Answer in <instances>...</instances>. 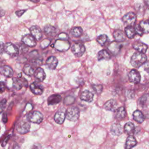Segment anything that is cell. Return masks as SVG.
Segmentation results:
<instances>
[{
    "label": "cell",
    "mask_w": 149,
    "mask_h": 149,
    "mask_svg": "<svg viewBox=\"0 0 149 149\" xmlns=\"http://www.w3.org/2000/svg\"><path fill=\"white\" fill-rule=\"evenodd\" d=\"M30 31L31 36L36 39V40L39 41L42 38V31L40 27L37 26H33L30 27Z\"/></svg>",
    "instance_id": "14"
},
{
    "label": "cell",
    "mask_w": 149,
    "mask_h": 149,
    "mask_svg": "<svg viewBox=\"0 0 149 149\" xmlns=\"http://www.w3.org/2000/svg\"><path fill=\"white\" fill-rule=\"evenodd\" d=\"M6 88V86L4 82L0 81V93H2L4 92Z\"/></svg>",
    "instance_id": "41"
},
{
    "label": "cell",
    "mask_w": 149,
    "mask_h": 149,
    "mask_svg": "<svg viewBox=\"0 0 149 149\" xmlns=\"http://www.w3.org/2000/svg\"><path fill=\"white\" fill-rule=\"evenodd\" d=\"M70 44L69 42L65 40L58 39L56 41L55 43V48L61 51H66L69 48Z\"/></svg>",
    "instance_id": "7"
},
{
    "label": "cell",
    "mask_w": 149,
    "mask_h": 149,
    "mask_svg": "<svg viewBox=\"0 0 149 149\" xmlns=\"http://www.w3.org/2000/svg\"><path fill=\"white\" fill-rule=\"evenodd\" d=\"M2 121L4 123H6L8 121V117L6 113H4L2 115Z\"/></svg>",
    "instance_id": "43"
},
{
    "label": "cell",
    "mask_w": 149,
    "mask_h": 149,
    "mask_svg": "<svg viewBox=\"0 0 149 149\" xmlns=\"http://www.w3.org/2000/svg\"><path fill=\"white\" fill-rule=\"evenodd\" d=\"M133 119L137 122L141 123L144 120V116L143 113L139 110H136L133 113Z\"/></svg>",
    "instance_id": "28"
},
{
    "label": "cell",
    "mask_w": 149,
    "mask_h": 149,
    "mask_svg": "<svg viewBox=\"0 0 149 149\" xmlns=\"http://www.w3.org/2000/svg\"><path fill=\"white\" fill-rule=\"evenodd\" d=\"M110 130L113 135L119 136L120 134H122L123 132V128L119 123H115L112 124V125L111 127Z\"/></svg>",
    "instance_id": "19"
},
{
    "label": "cell",
    "mask_w": 149,
    "mask_h": 149,
    "mask_svg": "<svg viewBox=\"0 0 149 149\" xmlns=\"http://www.w3.org/2000/svg\"><path fill=\"white\" fill-rule=\"evenodd\" d=\"M107 40H108V37L106 34H101L97 38V42L101 45H105Z\"/></svg>",
    "instance_id": "37"
},
{
    "label": "cell",
    "mask_w": 149,
    "mask_h": 149,
    "mask_svg": "<svg viewBox=\"0 0 149 149\" xmlns=\"http://www.w3.org/2000/svg\"><path fill=\"white\" fill-rule=\"evenodd\" d=\"M137 144V141L136 139L133 136H129L126 141L125 148L126 149H131Z\"/></svg>",
    "instance_id": "29"
},
{
    "label": "cell",
    "mask_w": 149,
    "mask_h": 149,
    "mask_svg": "<svg viewBox=\"0 0 149 149\" xmlns=\"http://www.w3.org/2000/svg\"><path fill=\"white\" fill-rule=\"evenodd\" d=\"M128 78L129 81H130L131 83H133L134 84H137L140 81L141 76L137 70L135 69H132L129 73Z\"/></svg>",
    "instance_id": "10"
},
{
    "label": "cell",
    "mask_w": 149,
    "mask_h": 149,
    "mask_svg": "<svg viewBox=\"0 0 149 149\" xmlns=\"http://www.w3.org/2000/svg\"><path fill=\"white\" fill-rule=\"evenodd\" d=\"M139 26L143 33L146 34L149 33V20H146L140 22Z\"/></svg>",
    "instance_id": "31"
},
{
    "label": "cell",
    "mask_w": 149,
    "mask_h": 149,
    "mask_svg": "<svg viewBox=\"0 0 149 149\" xmlns=\"http://www.w3.org/2000/svg\"><path fill=\"white\" fill-rule=\"evenodd\" d=\"M5 13V10L0 6V17H2L3 16H4Z\"/></svg>",
    "instance_id": "45"
},
{
    "label": "cell",
    "mask_w": 149,
    "mask_h": 149,
    "mask_svg": "<svg viewBox=\"0 0 149 149\" xmlns=\"http://www.w3.org/2000/svg\"><path fill=\"white\" fill-rule=\"evenodd\" d=\"M124 130L127 134L132 136V134L134 133L135 130V127L133 123L130 122L126 123L124 126Z\"/></svg>",
    "instance_id": "30"
},
{
    "label": "cell",
    "mask_w": 149,
    "mask_h": 149,
    "mask_svg": "<svg viewBox=\"0 0 149 149\" xmlns=\"http://www.w3.org/2000/svg\"><path fill=\"white\" fill-rule=\"evenodd\" d=\"M0 73L6 77H10L13 75V70L11 67L8 65H3L0 67Z\"/></svg>",
    "instance_id": "15"
},
{
    "label": "cell",
    "mask_w": 149,
    "mask_h": 149,
    "mask_svg": "<svg viewBox=\"0 0 149 149\" xmlns=\"http://www.w3.org/2000/svg\"><path fill=\"white\" fill-rule=\"evenodd\" d=\"M6 104V100L5 99L2 100L0 102V113H1L3 111V110L4 109Z\"/></svg>",
    "instance_id": "39"
},
{
    "label": "cell",
    "mask_w": 149,
    "mask_h": 149,
    "mask_svg": "<svg viewBox=\"0 0 149 149\" xmlns=\"http://www.w3.org/2000/svg\"><path fill=\"white\" fill-rule=\"evenodd\" d=\"M4 51V44L2 42H0V54H2Z\"/></svg>",
    "instance_id": "44"
},
{
    "label": "cell",
    "mask_w": 149,
    "mask_h": 149,
    "mask_svg": "<svg viewBox=\"0 0 149 149\" xmlns=\"http://www.w3.org/2000/svg\"><path fill=\"white\" fill-rule=\"evenodd\" d=\"M149 102V94H145L143 96L141 97V98L139 100V104L140 106L144 107H146Z\"/></svg>",
    "instance_id": "35"
},
{
    "label": "cell",
    "mask_w": 149,
    "mask_h": 149,
    "mask_svg": "<svg viewBox=\"0 0 149 149\" xmlns=\"http://www.w3.org/2000/svg\"><path fill=\"white\" fill-rule=\"evenodd\" d=\"M58 61L54 56H51L46 61V65L48 68L51 70H54L58 65Z\"/></svg>",
    "instance_id": "16"
},
{
    "label": "cell",
    "mask_w": 149,
    "mask_h": 149,
    "mask_svg": "<svg viewBox=\"0 0 149 149\" xmlns=\"http://www.w3.org/2000/svg\"><path fill=\"white\" fill-rule=\"evenodd\" d=\"M26 11V9H24V10H17L16 11L15 13L16 15L18 17H20L21 16L23 15V14Z\"/></svg>",
    "instance_id": "42"
},
{
    "label": "cell",
    "mask_w": 149,
    "mask_h": 149,
    "mask_svg": "<svg viewBox=\"0 0 149 149\" xmlns=\"http://www.w3.org/2000/svg\"><path fill=\"white\" fill-rule=\"evenodd\" d=\"M30 129V123L29 121L24 120H20L18 122L16 126V130L17 132L21 134L28 133Z\"/></svg>",
    "instance_id": "5"
},
{
    "label": "cell",
    "mask_w": 149,
    "mask_h": 149,
    "mask_svg": "<svg viewBox=\"0 0 149 149\" xmlns=\"http://www.w3.org/2000/svg\"><path fill=\"white\" fill-rule=\"evenodd\" d=\"M93 90L97 93V94H99V93H101L102 90V86L100 84L99 85H95V84H93Z\"/></svg>",
    "instance_id": "38"
},
{
    "label": "cell",
    "mask_w": 149,
    "mask_h": 149,
    "mask_svg": "<svg viewBox=\"0 0 149 149\" xmlns=\"http://www.w3.org/2000/svg\"><path fill=\"white\" fill-rule=\"evenodd\" d=\"M62 100V97L59 94H52L50 95L48 98V105H54L58 104Z\"/></svg>",
    "instance_id": "26"
},
{
    "label": "cell",
    "mask_w": 149,
    "mask_h": 149,
    "mask_svg": "<svg viewBox=\"0 0 149 149\" xmlns=\"http://www.w3.org/2000/svg\"><path fill=\"white\" fill-rule=\"evenodd\" d=\"M4 51L9 55L14 57L18 55L19 50L18 48L11 42H6L4 44Z\"/></svg>",
    "instance_id": "4"
},
{
    "label": "cell",
    "mask_w": 149,
    "mask_h": 149,
    "mask_svg": "<svg viewBox=\"0 0 149 149\" xmlns=\"http://www.w3.org/2000/svg\"><path fill=\"white\" fill-rule=\"evenodd\" d=\"M22 41L26 45L30 47H34L36 45V39L30 34H26L22 37Z\"/></svg>",
    "instance_id": "12"
},
{
    "label": "cell",
    "mask_w": 149,
    "mask_h": 149,
    "mask_svg": "<svg viewBox=\"0 0 149 149\" xmlns=\"http://www.w3.org/2000/svg\"><path fill=\"white\" fill-rule=\"evenodd\" d=\"M9 139V136L6 137V138L5 139V140H4V141H3V142L2 144V146H5V145L6 144V143H7V142H8V141Z\"/></svg>",
    "instance_id": "46"
},
{
    "label": "cell",
    "mask_w": 149,
    "mask_h": 149,
    "mask_svg": "<svg viewBox=\"0 0 149 149\" xmlns=\"http://www.w3.org/2000/svg\"><path fill=\"white\" fill-rule=\"evenodd\" d=\"M147 60V56L143 53L136 52L134 53L131 58L130 63L134 68H139L143 65Z\"/></svg>",
    "instance_id": "1"
},
{
    "label": "cell",
    "mask_w": 149,
    "mask_h": 149,
    "mask_svg": "<svg viewBox=\"0 0 149 149\" xmlns=\"http://www.w3.org/2000/svg\"><path fill=\"white\" fill-rule=\"evenodd\" d=\"M133 47L138 52L143 54H144L148 48V46L146 44L140 42H134L133 44Z\"/></svg>",
    "instance_id": "23"
},
{
    "label": "cell",
    "mask_w": 149,
    "mask_h": 149,
    "mask_svg": "<svg viewBox=\"0 0 149 149\" xmlns=\"http://www.w3.org/2000/svg\"><path fill=\"white\" fill-rule=\"evenodd\" d=\"M66 118V113L62 111H58L56 112L54 116V120L56 123L58 124H62L63 123Z\"/></svg>",
    "instance_id": "22"
},
{
    "label": "cell",
    "mask_w": 149,
    "mask_h": 149,
    "mask_svg": "<svg viewBox=\"0 0 149 149\" xmlns=\"http://www.w3.org/2000/svg\"><path fill=\"white\" fill-rule=\"evenodd\" d=\"M45 34L47 35L49 37H52L54 36L56 34V30L55 27L50 25V24H47L44 29Z\"/></svg>",
    "instance_id": "27"
},
{
    "label": "cell",
    "mask_w": 149,
    "mask_h": 149,
    "mask_svg": "<svg viewBox=\"0 0 149 149\" xmlns=\"http://www.w3.org/2000/svg\"><path fill=\"white\" fill-rule=\"evenodd\" d=\"M66 118L70 121L77 120L80 115V111L77 107H70L66 112Z\"/></svg>",
    "instance_id": "3"
},
{
    "label": "cell",
    "mask_w": 149,
    "mask_h": 149,
    "mask_svg": "<svg viewBox=\"0 0 149 149\" xmlns=\"http://www.w3.org/2000/svg\"><path fill=\"white\" fill-rule=\"evenodd\" d=\"M83 33V30L80 27H74L71 30V34L74 37H80Z\"/></svg>",
    "instance_id": "36"
},
{
    "label": "cell",
    "mask_w": 149,
    "mask_h": 149,
    "mask_svg": "<svg viewBox=\"0 0 149 149\" xmlns=\"http://www.w3.org/2000/svg\"><path fill=\"white\" fill-rule=\"evenodd\" d=\"M13 87L16 89V90H20L23 86H27V81L25 80L24 78H19V77H15L13 79Z\"/></svg>",
    "instance_id": "9"
},
{
    "label": "cell",
    "mask_w": 149,
    "mask_h": 149,
    "mask_svg": "<svg viewBox=\"0 0 149 149\" xmlns=\"http://www.w3.org/2000/svg\"><path fill=\"white\" fill-rule=\"evenodd\" d=\"M86 50L84 45L81 42H76L72 47V52L77 56H81L83 55Z\"/></svg>",
    "instance_id": "6"
},
{
    "label": "cell",
    "mask_w": 149,
    "mask_h": 149,
    "mask_svg": "<svg viewBox=\"0 0 149 149\" xmlns=\"http://www.w3.org/2000/svg\"><path fill=\"white\" fill-rule=\"evenodd\" d=\"M110 58H111V55L105 49H102L99 51L98 54V59L99 61H101L102 59L109 60Z\"/></svg>",
    "instance_id": "33"
},
{
    "label": "cell",
    "mask_w": 149,
    "mask_h": 149,
    "mask_svg": "<svg viewBox=\"0 0 149 149\" xmlns=\"http://www.w3.org/2000/svg\"><path fill=\"white\" fill-rule=\"evenodd\" d=\"M30 88L31 92L36 95H41L44 91L43 86L38 82H33L30 86Z\"/></svg>",
    "instance_id": "13"
},
{
    "label": "cell",
    "mask_w": 149,
    "mask_h": 149,
    "mask_svg": "<svg viewBox=\"0 0 149 149\" xmlns=\"http://www.w3.org/2000/svg\"><path fill=\"white\" fill-rule=\"evenodd\" d=\"M117 102L115 100L111 99L108 100L104 105V107L105 109L111 111H114L116 109Z\"/></svg>",
    "instance_id": "20"
},
{
    "label": "cell",
    "mask_w": 149,
    "mask_h": 149,
    "mask_svg": "<svg viewBox=\"0 0 149 149\" xmlns=\"http://www.w3.org/2000/svg\"><path fill=\"white\" fill-rule=\"evenodd\" d=\"M146 70L148 72V73H149V68H147V69H146Z\"/></svg>",
    "instance_id": "47"
},
{
    "label": "cell",
    "mask_w": 149,
    "mask_h": 149,
    "mask_svg": "<svg viewBox=\"0 0 149 149\" xmlns=\"http://www.w3.org/2000/svg\"><path fill=\"white\" fill-rule=\"evenodd\" d=\"M113 37L117 42H123L126 38H125V33L120 30H116L113 32Z\"/></svg>",
    "instance_id": "24"
},
{
    "label": "cell",
    "mask_w": 149,
    "mask_h": 149,
    "mask_svg": "<svg viewBox=\"0 0 149 149\" xmlns=\"http://www.w3.org/2000/svg\"><path fill=\"white\" fill-rule=\"evenodd\" d=\"M93 94L91 91L86 90L81 93L80 99L87 102H91L93 100Z\"/></svg>",
    "instance_id": "18"
},
{
    "label": "cell",
    "mask_w": 149,
    "mask_h": 149,
    "mask_svg": "<svg viewBox=\"0 0 149 149\" xmlns=\"http://www.w3.org/2000/svg\"><path fill=\"white\" fill-rule=\"evenodd\" d=\"M0 128H1V127H0Z\"/></svg>",
    "instance_id": "48"
},
{
    "label": "cell",
    "mask_w": 149,
    "mask_h": 149,
    "mask_svg": "<svg viewBox=\"0 0 149 149\" xmlns=\"http://www.w3.org/2000/svg\"><path fill=\"white\" fill-rule=\"evenodd\" d=\"M23 72L26 75L31 76L34 74V70L31 65H30V64H26L23 68Z\"/></svg>",
    "instance_id": "34"
},
{
    "label": "cell",
    "mask_w": 149,
    "mask_h": 149,
    "mask_svg": "<svg viewBox=\"0 0 149 149\" xmlns=\"http://www.w3.org/2000/svg\"><path fill=\"white\" fill-rule=\"evenodd\" d=\"M125 34L127 36V37L131 39L133 38L134 36L136 34L135 29L133 27V26H127L126 28H125Z\"/></svg>",
    "instance_id": "32"
},
{
    "label": "cell",
    "mask_w": 149,
    "mask_h": 149,
    "mask_svg": "<svg viewBox=\"0 0 149 149\" xmlns=\"http://www.w3.org/2000/svg\"><path fill=\"white\" fill-rule=\"evenodd\" d=\"M27 119L29 122L38 124L42 121L43 115L40 112L38 111H34L30 112L27 114Z\"/></svg>",
    "instance_id": "2"
},
{
    "label": "cell",
    "mask_w": 149,
    "mask_h": 149,
    "mask_svg": "<svg viewBox=\"0 0 149 149\" xmlns=\"http://www.w3.org/2000/svg\"><path fill=\"white\" fill-rule=\"evenodd\" d=\"M121 47H122V45H120L119 42L113 41L109 44L108 47V49L112 54H117L120 51Z\"/></svg>",
    "instance_id": "25"
},
{
    "label": "cell",
    "mask_w": 149,
    "mask_h": 149,
    "mask_svg": "<svg viewBox=\"0 0 149 149\" xmlns=\"http://www.w3.org/2000/svg\"><path fill=\"white\" fill-rule=\"evenodd\" d=\"M49 42H50V41L48 40H47V39L44 40L42 41V42L41 43V47H42V48H44L47 47L49 45Z\"/></svg>",
    "instance_id": "40"
},
{
    "label": "cell",
    "mask_w": 149,
    "mask_h": 149,
    "mask_svg": "<svg viewBox=\"0 0 149 149\" xmlns=\"http://www.w3.org/2000/svg\"><path fill=\"white\" fill-rule=\"evenodd\" d=\"M30 62L34 65V66L40 65L41 64L42 62V58L40 57V55L38 54L37 51H33L30 54Z\"/></svg>",
    "instance_id": "11"
},
{
    "label": "cell",
    "mask_w": 149,
    "mask_h": 149,
    "mask_svg": "<svg viewBox=\"0 0 149 149\" xmlns=\"http://www.w3.org/2000/svg\"><path fill=\"white\" fill-rule=\"evenodd\" d=\"M126 116V112L125 108L123 107H119L115 110V118L119 120H121L125 119Z\"/></svg>",
    "instance_id": "21"
},
{
    "label": "cell",
    "mask_w": 149,
    "mask_h": 149,
    "mask_svg": "<svg viewBox=\"0 0 149 149\" xmlns=\"http://www.w3.org/2000/svg\"><path fill=\"white\" fill-rule=\"evenodd\" d=\"M122 20L128 26H132L136 20V15L134 13L130 12L125 15L122 17Z\"/></svg>",
    "instance_id": "8"
},
{
    "label": "cell",
    "mask_w": 149,
    "mask_h": 149,
    "mask_svg": "<svg viewBox=\"0 0 149 149\" xmlns=\"http://www.w3.org/2000/svg\"><path fill=\"white\" fill-rule=\"evenodd\" d=\"M34 76L36 79H37L39 81H43L45 79L46 75L44 70L40 67L37 68L34 73Z\"/></svg>",
    "instance_id": "17"
}]
</instances>
